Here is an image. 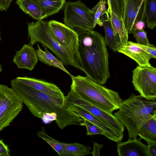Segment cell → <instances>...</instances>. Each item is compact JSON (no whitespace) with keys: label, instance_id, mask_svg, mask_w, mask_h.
I'll list each match as a JSON object with an SVG mask.
<instances>
[{"label":"cell","instance_id":"6da1fadb","mask_svg":"<svg viewBox=\"0 0 156 156\" xmlns=\"http://www.w3.org/2000/svg\"><path fill=\"white\" fill-rule=\"evenodd\" d=\"M11 84L31 113L45 122L55 120L61 129L71 125L84 126L83 118L67 109L65 98L52 97L16 79Z\"/></svg>","mask_w":156,"mask_h":156},{"label":"cell","instance_id":"7a4b0ae2","mask_svg":"<svg viewBox=\"0 0 156 156\" xmlns=\"http://www.w3.org/2000/svg\"><path fill=\"white\" fill-rule=\"evenodd\" d=\"M82 71L94 81L104 85L110 77L109 55L104 38L94 30L76 32Z\"/></svg>","mask_w":156,"mask_h":156},{"label":"cell","instance_id":"3957f363","mask_svg":"<svg viewBox=\"0 0 156 156\" xmlns=\"http://www.w3.org/2000/svg\"><path fill=\"white\" fill-rule=\"evenodd\" d=\"M118 109L114 115L127 129L129 139H136L141 126L156 116V99L147 100L131 93L128 98L122 100Z\"/></svg>","mask_w":156,"mask_h":156},{"label":"cell","instance_id":"277c9868","mask_svg":"<svg viewBox=\"0 0 156 156\" xmlns=\"http://www.w3.org/2000/svg\"><path fill=\"white\" fill-rule=\"evenodd\" d=\"M71 89L96 106L112 113L118 110L122 101L118 93L108 89L86 76L71 77Z\"/></svg>","mask_w":156,"mask_h":156},{"label":"cell","instance_id":"5b68a950","mask_svg":"<svg viewBox=\"0 0 156 156\" xmlns=\"http://www.w3.org/2000/svg\"><path fill=\"white\" fill-rule=\"evenodd\" d=\"M48 22L41 20L28 24L29 44L33 46L39 42L49 49L66 66L82 70L80 59L69 48L61 45L55 38Z\"/></svg>","mask_w":156,"mask_h":156},{"label":"cell","instance_id":"8992f818","mask_svg":"<svg viewBox=\"0 0 156 156\" xmlns=\"http://www.w3.org/2000/svg\"><path fill=\"white\" fill-rule=\"evenodd\" d=\"M64 13V24L76 32L94 30V14L80 0L67 2Z\"/></svg>","mask_w":156,"mask_h":156},{"label":"cell","instance_id":"52a82bcc","mask_svg":"<svg viewBox=\"0 0 156 156\" xmlns=\"http://www.w3.org/2000/svg\"><path fill=\"white\" fill-rule=\"evenodd\" d=\"M23 103L12 88L0 84V132L10 125L22 111Z\"/></svg>","mask_w":156,"mask_h":156},{"label":"cell","instance_id":"ba28073f","mask_svg":"<svg viewBox=\"0 0 156 156\" xmlns=\"http://www.w3.org/2000/svg\"><path fill=\"white\" fill-rule=\"evenodd\" d=\"M132 83L135 90L147 100L156 98V68L137 66L132 71Z\"/></svg>","mask_w":156,"mask_h":156},{"label":"cell","instance_id":"9c48e42d","mask_svg":"<svg viewBox=\"0 0 156 156\" xmlns=\"http://www.w3.org/2000/svg\"><path fill=\"white\" fill-rule=\"evenodd\" d=\"M65 98L66 101L88 111L116 131L123 133L124 126L112 113L102 109L85 100L71 89L67 95L65 96Z\"/></svg>","mask_w":156,"mask_h":156},{"label":"cell","instance_id":"30bf717a","mask_svg":"<svg viewBox=\"0 0 156 156\" xmlns=\"http://www.w3.org/2000/svg\"><path fill=\"white\" fill-rule=\"evenodd\" d=\"M48 24L57 41L62 45L70 49L80 59L78 51L79 39L77 33L65 24L55 20H51L48 22Z\"/></svg>","mask_w":156,"mask_h":156},{"label":"cell","instance_id":"8fae6325","mask_svg":"<svg viewBox=\"0 0 156 156\" xmlns=\"http://www.w3.org/2000/svg\"><path fill=\"white\" fill-rule=\"evenodd\" d=\"M65 103L68 110L73 112L83 119L88 120L102 129L105 133L107 138L117 143L121 142L123 137V133L116 131L83 108L66 100Z\"/></svg>","mask_w":156,"mask_h":156},{"label":"cell","instance_id":"7c38bea8","mask_svg":"<svg viewBox=\"0 0 156 156\" xmlns=\"http://www.w3.org/2000/svg\"><path fill=\"white\" fill-rule=\"evenodd\" d=\"M15 79L27 86L52 97L65 98V96L61 90L53 83L27 76L17 77Z\"/></svg>","mask_w":156,"mask_h":156},{"label":"cell","instance_id":"4fadbf2b","mask_svg":"<svg viewBox=\"0 0 156 156\" xmlns=\"http://www.w3.org/2000/svg\"><path fill=\"white\" fill-rule=\"evenodd\" d=\"M118 52L122 53L135 61L139 66H150V55L140 46L139 44L132 41H128L122 44Z\"/></svg>","mask_w":156,"mask_h":156},{"label":"cell","instance_id":"5bb4252c","mask_svg":"<svg viewBox=\"0 0 156 156\" xmlns=\"http://www.w3.org/2000/svg\"><path fill=\"white\" fill-rule=\"evenodd\" d=\"M13 61L18 68L33 70L38 60L36 50L29 44H24L19 51H16Z\"/></svg>","mask_w":156,"mask_h":156},{"label":"cell","instance_id":"9a60e30c","mask_svg":"<svg viewBox=\"0 0 156 156\" xmlns=\"http://www.w3.org/2000/svg\"><path fill=\"white\" fill-rule=\"evenodd\" d=\"M142 139H129L117 145V153L119 156H150L148 146L143 144Z\"/></svg>","mask_w":156,"mask_h":156},{"label":"cell","instance_id":"2e32d148","mask_svg":"<svg viewBox=\"0 0 156 156\" xmlns=\"http://www.w3.org/2000/svg\"><path fill=\"white\" fill-rule=\"evenodd\" d=\"M97 24L104 27L105 33L104 38L106 45L114 52H118L122 44L120 37L113 29L110 18L107 10L98 19Z\"/></svg>","mask_w":156,"mask_h":156},{"label":"cell","instance_id":"e0dca14e","mask_svg":"<svg viewBox=\"0 0 156 156\" xmlns=\"http://www.w3.org/2000/svg\"><path fill=\"white\" fill-rule=\"evenodd\" d=\"M142 0H126L123 21L128 34L131 33L141 5Z\"/></svg>","mask_w":156,"mask_h":156},{"label":"cell","instance_id":"ac0fdd59","mask_svg":"<svg viewBox=\"0 0 156 156\" xmlns=\"http://www.w3.org/2000/svg\"><path fill=\"white\" fill-rule=\"evenodd\" d=\"M16 3L23 12L37 21L47 17L37 0H17Z\"/></svg>","mask_w":156,"mask_h":156},{"label":"cell","instance_id":"d6986e66","mask_svg":"<svg viewBox=\"0 0 156 156\" xmlns=\"http://www.w3.org/2000/svg\"><path fill=\"white\" fill-rule=\"evenodd\" d=\"M37 43L38 49L36 50L38 59L41 62L50 66L58 68L63 71L70 77L73 75L71 74L64 67L63 63L50 52L46 47L42 45L44 50L43 51Z\"/></svg>","mask_w":156,"mask_h":156},{"label":"cell","instance_id":"ffe728a7","mask_svg":"<svg viewBox=\"0 0 156 156\" xmlns=\"http://www.w3.org/2000/svg\"><path fill=\"white\" fill-rule=\"evenodd\" d=\"M62 156H85L90 153L91 147L77 143L68 144L62 143Z\"/></svg>","mask_w":156,"mask_h":156},{"label":"cell","instance_id":"44dd1931","mask_svg":"<svg viewBox=\"0 0 156 156\" xmlns=\"http://www.w3.org/2000/svg\"><path fill=\"white\" fill-rule=\"evenodd\" d=\"M137 135L147 142L156 143V116L151 119L141 126Z\"/></svg>","mask_w":156,"mask_h":156},{"label":"cell","instance_id":"7402d4cb","mask_svg":"<svg viewBox=\"0 0 156 156\" xmlns=\"http://www.w3.org/2000/svg\"><path fill=\"white\" fill-rule=\"evenodd\" d=\"M113 29L120 38L122 44L128 41V32L123 20L120 19L112 11L109 13Z\"/></svg>","mask_w":156,"mask_h":156},{"label":"cell","instance_id":"603a6c76","mask_svg":"<svg viewBox=\"0 0 156 156\" xmlns=\"http://www.w3.org/2000/svg\"><path fill=\"white\" fill-rule=\"evenodd\" d=\"M47 17L55 14L62 8L66 0H37Z\"/></svg>","mask_w":156,"mask_h":156},{"label":"cell","instance_id":"cb8c5ba5","mask_svg":"<svg viewBox=\"0 0 156 156\" xmlns=\"http://www.w3.org/2000/svg\"><path fill=\"white\" fill-rule=\"evenodd\" d=\"M145 12L147 26L153 30L156 26V0H146Z\"/></svg>","mask_w":156,"mask_h":156},{"label":"cell","instance_id":"d4e9b609","mask_svg":"<svg viewBox=\"0 0 156 156\" xmlns=\"http://www.w3.org/2000/svg\"><path fill=\"white\" fill-rule=\"evenodd\" d=\"M37 135L49 144L57 153L58 155L62 156L63 152L62 142L57 140L49 136L46 132L44 127H41V130L37 132Z\"/></svg>","mask_w":156,"mask_h":156},{"label":"cell","instance_id":"484cf974","mask_svg":"<svg viewBox=\"0 0 156 156\" xmlns=\"http://www.w3.org/2000/svg\"><path fill=\"white\" fill-rule=\"evenodd\" d=\"M106 0H100L98 3L91 10L94 14V27H95L97 21L102 15L106 11Z\"/></svg>","mask_w":156,"mask_h":156},{"label":"cell","instance_id":"4316f807","mask_svg":"<svg viewBox=\"0 0 156 156\" xmlns=\"http://www.w3.org/2000/svg\"><path fill=\"white\" fill-rule=\"evenodd\" d=\"M131 33L139 44L148 46L152 45L149 42L147 32L143 29L133 30Z\"/></svg>","mask_w":156,"mask_h":156},{"label":"cell","instance_id":"83f0119b","mask_svg":"<svg viewBox=\"0 0 156 156\" xmlns=\"http://www.w3.org/2000/svg\"><path fill=\"white\" fill-rule=\"evenodd\" d=\"M110 1L112 11L120 19L123 20L124 6L123 0Z\"/></svg>","mask_w":156,"mask_h":156},{"label":"cell","instance_id":"f1b7e54d","mask_svg":"<svg viewBox=\"0 0 156 156\" xmlns=\"http://www.w3.org/2000/svg\"><path fill=\"white\" fill-rule=\"evenodd\" d=\"M83 122L87 129V135L101 134L106 137V135L105 132L96 125L85 119H83Z\"/></svg>","mask_w":156,"mask_h":156},{"label":"cell","instance_id":"f546056e","mask_svg":"<svg viewBox=\"0 0 156 156\" xmlns=\"http://www.w3.org/2000/svg\"><path fill=\"white\" fill-rule=\"evenodd\" d=\"M140 47L146 51L151 56V58H156V47L152 44L151 46H145L140 44Z\"/></svg>","mask_w":156,"mask_h":156},{"label":"cell","instance_id":"4dcf8cb0","mask_svg":"<svg viewBox=\"0 0 156 156\" xmlns=\"http://www.w3.org/2000/svg\"><path fill=\"white\" fill-rule=\"evenodd\" d=\"M10 151L8 146L0 139V156H10Z\"/></svg>","mask_w":156,"mask_h":156},{"label":"cell","instance_id":"1f68e13d","mask_svg":"<svg viewBox=\"0 0 156 156\" xmlns=\"http://www.w3.org/2000/svg\"><path fill=\"white\" fill-rule=\"evenodd\" d=\"M103 147V145L102 144L94 142L93 149L91 154L93 156H99L100 155V151Z\"/></svg>","mask_w":156,"mask_h":156},{"label":"cell","instance_id":"d6a6232c","mask_svg":"<svg viewBox=\"0 0 156 156\" xmlns=\"http://www.w3.org/2000/svg\"><path fill=\"white\" fill-rule=\"evenodd\" d=\"M148 151L150 156H156V143L148 142Z\"/></svg>","mask_w":156,"mask_h":156},{"label":"cell","instance_id":"836d02e7","mask_svg":"<svg viewBox=\"0 0 156 156\" xmlns=\"http://www.w3.org/2000/svg\"><path fill=\"white\" fill-rule=\"evenodd\" d=\"M13 0H0V11H6Z\"/></svg>","mask_w":156,"mask_h":156},{"label":"cell","instance_id":"e575fe53","mask_svg":"<svg viewBox=\"0 0 156 156\" xmlns=\"http://www.w3.org/2000/svg\"><path fill=\"white\" fill-rule=\"evenodd\" d=\"M107 3L108 5V8L107 10L109 13L112 11L110 0H107Z\"/></svg>","mask_w":156,"mask_h":156},{"label":"cell","instance_id":"d590c367","mask_svg":"<svg viewBox=\"0 0 156 156\" xmlns=\"http://www.w3.org/2000/svg\"><path fill=\"white\" fill-rule=\"evenodd\" d=\"M2 70V66L0 64V73Z\"/></svg>","mask_w":156,"mask_h":156},{"label":"cell","instance_id":"8d00e7d4","mask_svg":"<svg viewBox=\"0 0 156 156\" xmlns=\"http://www.w3.org/2000/svg\"><path fill=\"white\" fill-rule=\"evenodd\" d=\"M145 0H142L141 2V5L143 3V2Z\"/></svg>","mask_w":156,"mask_h":156},{"label":"cell","instance_id":"74e56055","mask_svg":"<svg viewBox=\"0 0 156 156\" xmlns=\"http://www.w3.org/2000/svg\"><path fill=\"white\" fill-rule=\"evenodd\" d=\"M1 37L0 36V41H1Z\"/></svg>","mask_w":156,"mask_h":156},{"label":"cell","instance_id":"f35d334b","mask_svg":"<svg viewBox=\"0 0 156 156\" xmlns=\"http://www.w3.org/2000/svg\"><path fill=\"white\" fill-rule=\"evenodd\" d=\"M126 0H125V4H124V6H125V3H126Z\"/></svg>","mask_w":156,"mask_h":156},{"label":"cell","instance_id":"ab89813d","mask_svg":"<svg viewBox=\"0 0 156 156\" xmlns=\"http://www.w3.org/2000/svg\"><path fill=\"white\" fill-rule=\"evenodd\" d=\"M123 1H124V4H125V0H123Z\"/></svg>","mask_w":156,"mask_h":156}]
</instances>
